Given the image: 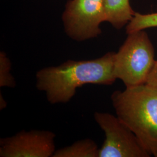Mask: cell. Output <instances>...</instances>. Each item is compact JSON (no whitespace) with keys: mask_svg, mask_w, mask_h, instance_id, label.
<instances>
[{"mask_svg":"<svg viewBox=\"0 0 157 157\" xmlns=\"http://www.w3.org/2000/svg\"><path fill=\"white\" fill-rule=\"evenodd\" d=\"M157 28V12L151 13H135L134 17L126 25V33L147 29Z\"/></svg>","mask_w":157,"mask_h":157,"instance_id":"cell-9","label":"cell"},{"mask_svg":"<svg viewBox=\"0 0 157 157\" xmlns=\"http://www.w3.org/2000/svg\"><path fill=\"white\" fill-rule=\"evenodd\" d=\"M56 137L49 130H21L0 139V157H52L56 151Z\"/></svg>","mask_w":157,"mask_h":157,"instance_id":"cell-6","label":"cell"},{"mask_svg":"<svg viewBox=\"0 0 157 157\" xmlns=\"http://www.w3.org/2000/svg\"><path fill=\"white\" fill-rule=\"evenodd\" d=\"M11 62L4 51L0 52V87L13 88L16 80L12 75Z\"/></svg>","mask_w":157,"mask_h":157,"instance_id":"cell-10","label":"cell"},{"mask_svg":"<svg viewBox=\"0 0 157 157\" xmlns=\"http://www.w3.org/2000/svg\"><path fill=\"white\" fill-rule=\"evenodd\" d=\"M65 31L72 39L82 41L101 34L105 22L103 0H69L62 15Z\"/></svg>","mask_w":157,"mask_h":157,"instance_id":"cell-5","label":"cell"},{"mask_svg":"<svg viewBox=\"0 0 157 157\" xmlns=\"http://www.w3.org/2000/svg\"><path fill=\"white\" fill-rule=\"evenodd\" d=\"M98 154L99 148L95 141L85 139L57 150L52 157H98Z\"/></svg>","mask_w":157,"mask_h":157,"instance_id":"cell-8","label":"cell"},{"mask_svg":"<svg viewBox=\"0 0 157 157\" xmlns=\"http://www.w3.org/2000/svg\"><path fill=\"white\" fill-rule=\"evenodd\" d=\"M115 52L91 60H67L58 66L43 67L36 74L37 89L44 92L51 104H67L76 90L87 84L111 86L114 74Z\"/></svg>","mask_w":157,"mask_h":157,"instance_id":"cell-1","label":"cell"},{"mask_svg":"<svg viewBox=\"0 0 157 157\" xmlns=\"http://www.w3.org/2000/svg\"><path fill=\"white\" fill-rule=\"evenodd\" d=\"M146 83L157 88V61L148 76Z\"/></svg>","mask_w":157,"mask_h":157,"instance_id":"cell-11","label":"cell"},{"mask_svg":"<svg viewBox=\"0 0 157 157\" xmlns=\"http://www.w3.org/2000/svg\"><path fill=\"white\" fill-rule=\"evenodd\" d=\"M155 51L145 30L128 34L114 58V74L126 87L146 84L155 63Z\"/></svg>","mask_w":157,"mask_h":157,"instance_id":"cell-3","label":"cell"},{"mask_svg":"<svg viewBox=\"0 0 157 157\" xmlns=\"http://www.w3.org/2000/svg\"><path fill=\"white\" fill-rule=\"evenodd\" d=\"M94 118L105 134L98 157H149L135 133L117 117L95 112Z\"/></svg>","mask_w":157,"mask_h":157,"instance_id":"cell-4","label":"cell"},{"mask_svg":"<svg viewBox=\"0 0 157 157\" xmlns=\"http://www.w3.org/2000/svg\"><path fill=\"white\" fill-rule=\"evenodd\" d=\"M111 99L117 117L150 156L157 157V88L147 83L126 87L115 91Z\"/></svg>","mask_w":157,"mask_h":157,"instance_id":"cell-2","label":"cell"},{"mask_svg":"<svg viewBox=\"0 0 157 157\" xmlns=\"http://www.w3.org/2000/svg\"><path fill=\"white\" fill-rule=\"evenodd\" d=\"M7 107V102L2 93L0 94V110H3Z\"/></svg>","mask_w":157,"mask_h":157,"instance_id":"cell-12","label":"cell"},{"mask_svg":"<svg viewBox=\"0 0 157 157\" xmlns=\"http://www.w3.org/2000/svg\"><path fill=\"white\" fill-rule=\"evenodd\" d=\"M105 22L117 29L127 25L135 15L130 0H103Z\"/></svg>","mask_w":157,"mask_h":157,"instance_id":"cell-7","label":"cell"}]
</instances>
